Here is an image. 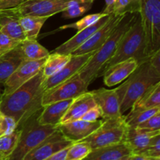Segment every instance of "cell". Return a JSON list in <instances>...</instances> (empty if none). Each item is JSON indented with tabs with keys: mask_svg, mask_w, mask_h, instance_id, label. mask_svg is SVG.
Instances as JSON below:
<instances>
[{
	"mask_svg": "<svg viewBox=\"0 0 160 160\" xmlns=\"http://www.w3.org/2000/svg\"><path fill=\"white\" fill-rule=\"evenodd\" d=\"M42 69L31 79L9 95L2 96L0 111L12 117L20 128L32 116L42 110V98L44 92Z\"/></svg>",
	"mask_w": 160,
	"mask_h": 160,
	"instance_id": "cell-1",
	"label": "cell"
},
{
	"mask_svg": "<svg viewBox=\"0 0 160 160\" xmlns=\"http://www.w3.org/2000/svg\"><path fill=\"white\" fill-rule=\"evenodd\" d=\"M138 12L126 13L120 20L109 38L91 56L78 74L81 79L89 86L97 78L98 73L106 62L113 56L120 39L134 23Z\"/></svg>",
	"mask_w": 160,
	"mask_h": 160,
	"instance_id": "cell-2",
	"label": "cell"
},
{
	"mask_svg": "<svg viewBox=\"0 0 160 160\" xmlns=\"http://www.w3.org/2000/svg\"><path fill=\"white\" fill-rule=\"evenodd\" d=\"M130 58L135 59L138 64L148 59L145 56V34L139 12L131 28L120 39L113 56L103 66L97 78L102 76L104 72L114 64Z\"/></svg>",
	"mask_w": 160,
	"mask_h": 160,
	"instance_id": "cell-3",
	"label": "cell"
},
{
	"mask_svg": "<svg viewBox=\"0 0 160 160\" xmlns=\"http://www.w3.org/2000/svg\"><path fill=\"white\" fill-rule=\"evenodd\" d=\"M127 87L120 103V112L123 115L131 109L136 101L152 85L160 82V72L148 62V59L138 64L136 70L124 80Z\"/></svg>",
	"mask_w": 160,
	"mask_h": 160,
	"instance_id": "cell-4",
	"label": "cell"
},
{
	"mask_svg": "<svg viewBox=\"0 0 160 160\" xmlns=\"http://www.w3.org/2000/svg\"><path fill=\"white\" fill-rule=\"evenodd\" d=\"M40 111L20 127L21 134L17 146L6 160H23L28 152L58 129V127L41 125L38 123L37 117Z\"/></svg>",
	"mask_w": 160,
	"mask_h": 160,
	"instance_id": "cell-5",
	"label": "cell"
},
{
	"mask_svg": "<svg viewBox=\"0 0 160 160\" xmlns=\"http://www.w3.org/2000/svg\"><path fill=\"white\" fill-rule=\"evenodd\" d=\"M139 3L148 58L160 49V0H139Z\"/></svg>",
	"mask_w": 160,
	"mask_h": 160,
	"instance_id": "cell-6",
	"label": "cell"
},
{
	"mask_svg": "<svg viewBox=\"0 0 160 160\" xmlns=\"http://www.w3.org/2000/svg\"><path fill=\"white\" fill-rule=\"evenodd\" d=\"M128 128L123 115L116 118L105 119L101 126L82 142H86L92 150L120 143L125 142Z\"/></svg>",
	"mask_w": 160,
	"mask_h": 160,
	"instance_id": "cell-7",
	"label": "cell"
},
{
	"mask_svg": "<svg viewBox=\"0 0 160 160\" xmlns=\"http://www.w3.org/2000/svg\"><path fill=\"white\" fill-rule=\"evenodd\" d=\"M95 0H27L13 9H8L18 17L22 16L51 17L62 12L69 6L79 2H92Z\"/></svg>",
	"mask_w": 160,
	"mask_h": 160,
	"instance_id": "cell-8",
	"label": "cell"
},
{
	"mask_svg": "<svg viewBox=\"0 0 160 160\" xmlns=\"http://www.w3.org/2000/svg\"><path fill=\"white\" fill-rule=\"evenodd\" d=\"M88 85L81 79L78 73H76L69 79L44 92L42 98V107L56 102L73 99L83 93L88 92Z\"/></svg>",
	"mask_w": 160,
	"mask_h": 160,
	"instance_id": "cell-9",
	"label": "cell"
},
{
	"mask_svg": "<svg viewBox=\"0 0 160 160\" xmlns=\"http://www.w3.org/2000/svg\"><path fill=\"white\" fill-rule=\"evenodd\" d=\"M45 59L39 60H27L24 59L17 70L7 78L3 83L4 84V92L3 95H9L23 84L29 81L30 79L35 76L38 72L42 70L45 63Z\"/></svg>",
	"mask_w": 160,
	"mask_h": 160,
	"instance_id": "cell-10",
	"label": "cell"
},
{
	"mask_svg": "<svg viewBox=\"0 0 160 160\" xmlns=\"http://www.w3.org/2000/svg\"><path fill=\"white\" fill-rule=\"evenodd\" d=\"M72 144L73 142L65 138L58 128L28 152L23 160H45L54 153L68 148Z\"/></svg>",
	"mask_w": 160,
	"mask_h": 160,
	"instance_id": "cell-11",
	"label": "cell"
},
{
	"mask_svg": "<svg viewBox=\"0 0 160 160\" xmlns=\"http://www.w3.org/2000/svg\"><path fill=\"white\" fill-rule=\"evenodd\" d=\"M123 15H116L112 13L110 18L107 22L98 30H97L82 45L77 48L71 53L73 56L87 54V53L95 52L106 42L110 34L115 29L120 20L123 18Z\"/></svg>",
	"mask_w": 160,
	"mask_h": 160,
	"instance_id": "cell-12",
	"label": "cell"
},
{
	"mask_svg": "<svg viewBox=\"0 0 160 160\" xmlns=\"http://www.w3.org/2000/svg\"><path fill=\"white\" fill-rule=\"evenodd\" d=\"M95 52L84 55H79V56L71 55V57H70L69 62L59 72L42 81V85H41L42 91L44 92H46L47 90L52 88L57 84H60L62 81L69 79L73 75L78 73Z\"/></svg>",
	"mask_w": 160,
	"mask_h": 160,
	"instance_id": "cell-13",
	"label": "cell"
},
{
	"mask_svg": "<svg viewBox=\"0 0 160 160\" xmlns=\"http://www.w3.org/2000/svg\"><path fill=\"white\" fill-rule=\"evenodd\" d=\"M97 106L102 112V119L116 118L121 117L120 100L115 89L101 88L90 92Z\"/></svg>",
	"mask_w": 160,
	"mask_h": 160,
	"instance_id": "cell-14",
	"label": "cell"
},
{
	"mask_svg": "<svg viewBox=\"0 0 160 160\" xmlns=\"http://www.w3.org/2000/svg\"><path fill=\"white\" fill-rule=\"evenodd\" d=\"M102 122L103 119L93 122L78 120L69 123H61L58 126V128L65 138L74 143L81 142L88 137L101 126Z\"/></svg>",
	"mask_w": 160,
	"mask_h": 160,
	"instance_id": "cell-15",
	"label": "cell"
},
{
	"mask_svg": "<svg viewBox=\"0 0 160 160\" xmlns=\"http://www.w3.org/2000/svg\"><path fill=\"white\" fill-rule=\"evenodd\" d=\"M110 16L111 14L105 16L102 18L100 19L99 20H98L96 23L91 25L88 28H86L84 29L81 30V31H78V33L74 36H73L71 38L67 40V42L62 43V45L58 46L56 48H55L51 52L65 55L71 54L74 50H76L81 45H82L97 30H98L102 26H103L110 18Z\"/></svg>",
	"mask_w": 160,
	"mask_h": 160,
	"instance_id": "cell-16",
	"label": "cell"
},
{
	"mask_svg": "<svg viewBox=\"0 0 160 160\" xmlns=\"http://www.w3.org/2000/svg\"><path fill=\"white\" fill-rule=\"evenodd\" d=\"M138 66V62L134 58H130L117 62L104 72V83L106 86L117 85L126 80Z\"/></svg>",
	"mask_w": 160,
	"mask_h": 160,
	"instance_id": "cell-17",
	"label": "cell"
},
{
	"mask_svg": "<svg viewBox=\"0 0 160 160\" xmlns=\"http://www.w3.org/2000/svg\"><path fill=\"white\" fill-rule=\"evenodd\" d=\"M73 99L64 100L50 103L42 107L37 117V121L41 125L58 127L71 104Z\"/></svg>",
	"mask_w": 160,
	"mask_h": 160,
	"instance_id": "cell-18",
	"label": "cell"
},
{
	"mask_svg": "<svg viewBox=\"0 0 160 160\" xmlns=\"http://www.w3.org/2000/svg\"><path fill=\"white\" fill-rule=\"evenodd\" d=\"M132 154L129 145L123 142L92 150L83 160H120Z\"/></svg>",
	"mask_w": 160,
	"mask_h": 160,
	"instance_id": "cell-19",
	"label": "cell"
},
{
	"mask_svg": "<svg viewBox=\"0 0 160 160\" xmlns=\"http://www.w3.org/2000/svg\"><path fill=\"white\" fill-rule=\"evenodd\" d=\"M95 106L96 103L94 100L92 93L90 92L83 93L82 95L73 98L65 115L62 117L61 123L81 120L89 109Z\"/></svg>",
	"mask_w": 160,
	"mask_h": 160,
	"instance_id": "cell-20",
	"label": "cell"
},
{
	"mask_svg": "<svg viewBox=\"0 0 160 160\" xmlns=\"http://www.w3.org/2000/svg\"><path fill=\"white\" fill-rule=\"evenodd\" d=\"M23 60L20 43L11 51L0 56V84H3Z\"/></svg>",
	"mask_w": 160,
	"mask_h": 160,
	"instance_id": "cell-21",
	"label": "cell"
},
{
	"mask_svg": "<svg viewBox=\"0 0 160 160\" xmlns=\"http://www.w3.org/2000/svg\"><path fill=\"white\" fill-rule=\"evenodd\" d=\"M160 134L159 131H150L138 127H129L127 133L125 142L131 148L133 154L143 149L154 136Z\"/></svg>",
	"mask_w": 160,
	"mask_h": 160,
	"instance_id": "cell-22",
	"label": "cell"
},
{
	"mask_svg": "<svg viewBox=\"0 0 160 160\" xmlns=\"http://www.w3.org/2000/svg\"><path fill=\"white\" fill-rule=\"evenodd\" d=\"M0 31L17 41L26 39L19 23V17L9 10H0Z\"/></svg>",
	"mask_w": 160,
	"mask_h": 160,
	"instance_id": "cell-23",
	"label": "cell"
},
{
	"mask_svg": "<svg viewBox=\"0 0 160 160\" xmlns=\"http://www.w3.org/2000/svg\"><path fill=\"white\" fill-rule=\"evenodd\" d=\"M49 17L22 16L19 17V23L28 39H37L41 29Z\"/></svg>",
	"mask_w": 160,
	"mask_h": 160,
	"instance_id": "cell-24",
	"label": "cell"
},
{
	"mask_svg": "<svg viewBox=\"0 0 160 160\" xmlns=\"http://www.w3.org/2000/svg\"><path fill=\"white\" fill-rule=\"evenodd\" d=\"M20 48L24 59L39 60L45 59L50 54L49 52L38 42L37 39H24L20 42Z\"/></svg>",
	"mask_w": 160,
	"mask_h": 160,
	"instance_id": "cell-25",
	"label": "cell"
},
{
	"mask_svg": "<svg viewBox=\"0 0 160 160\" xmlns=\"http://www.w3.org/2000/svg\"><path fill=\"white\" fill-rule=\"evenodd\" d=\"M70 57H71V54L65 55L50 52L42 67V74H43L44 80L59 72L69 62Z\"/></svg>",
	"mask_w": 160,
	"mask_h": 160,
	"instance_id": "cell-26",
	"label": "cell"
},
{
	"mask_svg": "<svg viewBox=\"0 0 160 160\" xmlns=\"http://www.w3.org/2000/svg\"><path fill=\"white\" fill-rule=\"evenodd\" d=\"M160 106V82L148 89L131 109H152Z\"/></svg>",
	"mask_w": 160,
	"mask_h": 160,
	"instance_id": "cell-27",
	"label": "cell"
},
{
	"mask_svg": "<svg viewBox=\"0 0 160 160\" xmlns=\"http://www.w3.org/2000/svg\"><path fill=\"white\" fill-rule=\"evenodd\" d=\"M21 134V128H17L11 134L0 137V159L6 160L12 154Z\"/></svg>",
	"mask_w": 160,
	"mask_h": 160,
	"instance_id": "cell-28",
	"label": "cell"
},
{
	"mask_svg": "<svg viewBox=\"0 0 160 160\" xmlns=\"http://www.w3.org/2000/svg\"><path fill=\"white\" fill-rule=\"evenodd\" d=\"M131 112L125 117L127 123L129 127H136L139 123L148 120L152 116L160 112V106L152 109H131Z\"/></svg>",
	"mask_w": 160,
	"mask_h": 160,
	"instance_id": "cell-29",
	"label": "cell"
},
{
	"mask_svg": "<svg viewBox=\"0 0 160 160\" xmlns=\"http://www.w3.org/2000/svg\"><path fill=\"white\" fill-rule=\"evenodd\" d=\"M106 16V14H105L104 12H98V13H93V14H89V15L85 16L84 17L81 18V20H79L78 21L74 22L73 23H69V24H65L63 26L59 27V28L56 30V31H53L52 32L47 33L46 34H54V33L57 32V31H63V30L69 29V28H73V29L78 30V31H81V30L84 29L86 28H88L91 25L94 24L95 23H96L98 20H99L100 19L102 18L103 17Z\"/></svg>",
	"mask_w": 160,
	"mask_h": 160,
	"instance_id": "cell-30",
	"label": "cell"
},
{
	"mask_svg": "<svg viewBox=\"0 0 160 160\" xmlns=\"http://www.w3.org/2000/svg\"><path fill=\"white\" fill-rule=\"evenodd\" d=\"M91 151L92 148L86 142H74L68 148L66 160H83Z\"/></svg>",
	"mask_w": 160,
	"mask_h": 160,
	"instance_id": "cell-31",
	"label": "cell"
},
{
	"mask_svg": "<svg viewBox=\"0 0 160 160\" xmlns=\"http://www.w3.org/2000/svg\"><path fill=\"white\" fill-rule=\"evenodd\" d=\"M92 2H79L69 6L62 12V16L65 19H73L85 14L92 7Z\"/></svg>",
	"mask_w": 160,
	"mask_h": 160,
	"instance_id": "cell-32",
	"label": "cell"
},
{
	"mask_svg": "<svg viewBox=\"0 0 160 160\" xmlns=\"http://www.w3.org/2000/svg\"><path fill=\"white\" fill-rule=\"evenodd\" d=\"M140 9L139 0H117L112 13L123 15L126 13L138 12Z\"/></svg>",
	"mask_w": 160,
	"mask_h": 160,
	"instance_id": "cell-33",
	"label": "cell"
},
{
	"mask_svg": "<svg viewBox=\"0 0 160 160\" xmlns=\"http://www.w3.org/2000/svg\"><path fill=\"white\" fill-rule=\"evenodd\" d=\"M135 154L152 158H160V134L154 136L143 149Z\"/></svg>",
	"mask_w": 160,
	"mask_h": 160,
	"instance_id": "cell-34",
	"label": "cell"
},
{
	"mask_svg": "<svg viewBox=\"0 0 160 160\" xmlns=\"http://www.w3.org/2000/svg\"><path fill=\"white\" fill-rule=\"evenodd\" d=\"M17 128L16 120L10 116L0 111V137L11 134Z\"/></svg>",
	"mask_w": 160,
	"mask_h": 160,
	"instance_id": "cell-35",
	"label": "cell"
},
{
	"mask_svg": "<svg viewBox=\"0 0 160 160\" xmlns=\"http://www.w3.org/2000/svg\"><path fill=\"white\" fill-rule=\"evenodd\" d=\"M20 42L0 31V56L13 49Z\"/></svg>",
	"mask_w": 160,
	"mask_h": 160,
	"instance_id": "cell-36",
	"label": "cell"
},
{
	"mask_svg": "<svg viewBox=\"0 0 160 160\" xmlns=\"http://www.w3.org/2000/svg\"><path fill=\"white\" fill-rule=\"evenodd\" d=\"M138 128L142 129L150 130V131H159L160 130V112H157L155 115L146 120L145 121L139 123Z\"/></svg>",
	"mask_w": 160,
	"mask_h": 160,
	"instance_id": "cell-37",
	"label": "cell"
},
{
	"mask_svg": "<svg viewBox=\"0 0 160 160\" xmlns=\"http://www.w3.org/2000/svg\"><path fill=\"white\" fill-rule=\"evenodd\" d=\"M99 118H102V112L98 106H95L92 107V109H89L85 114L82 117L81 120H85L88 122L96 121L99 120Z\"/></svg>",
	"mask_w": 160,
	"mask_h": 160,
	"instance_id": "cell-38",
	"label": "cell"
},
{
	"mask_svg": "<svg viewBox=\"0 0 160 160\" xmlns=\"http://www.w3.org/2000/svg\"><path fill=\"white\" fill-rule=\"evenodd\" d=\"M24 2V0H0V10L13 9Z\"/></svg>",
	"mask_w": 160,
	"mask_h": 160,
	"instance_id": "cell-39",
	"label": "cell"
},
{
	"mask_svg": "<svg viewBox=\"0 0 160 160\" xmlns=\"http://www.w3.org/2000/svg\"><path fill=\"white\" fill-rule=\"evenodd\" d=\"M148 62L157 71L160 72V49L148 57Z\"/></svg>",
	"mask_w": 160,
	"mask_h": 160,
	"instance_id": "cell-40",
	"label": "cell"
},
{
	"mask_svg": "<svg viewBox=\"0 0 160 160\" xmlns=\"http://www.w3.org/2000/svg\"><path fill=\"white\" fill-rule=\"evenodd\" d=\"M68 148H63V149H62V150H60V151L54 153V154H52V156H50L49 157H48L45 160H66L67 151H68Z\"/></svg>",
	"mask_w": 160,
	"mask_h": 160,
	"instance_id": "cell-41",
	"label": "cell"
},
{
	"mask_svg": "<svg viewBox=\"0 0 160 160\" xmlns=\"http://www.w3.org/2000/svg\"><path fill=\"white\" fill-rule=\"evenodd\" d=\"M105 2H106V7H105L102 12H104L106 15L112 14V11H113L114 5H115L117 0H105Z\"/></svg>",
	"mask_w": 160,
	"mask_h": 160,
	"instance_id": "cell-42",
	"label": "cell"
},
{
	"mask_svg": "<svg viewBox=\"0 0 160 160\" xmlns=\"http://www.w3.org/2000/svg\"><path fill=\"white\" fill-rule=\"evenodd\" d=\"M130 160H160V158H152L138 154H132Z\"/></svg>",
	"mask_w": 160,
	"mask_h": 160,
	"instance_id": "cell-43",
	"label": "cell"
},
{
	"mask_svg": "<svg viewBox=\"0 0 160 160\" xmlns=\"http://www.w3.org/2000/svg\"><path fill=\"white\" fill-rule=\"evenodd\" d=\"M131 156H127V157L123 158V159H120V160H130V159H131Z\"/></svg>",
	"mask_w": 160,
	"mask_h": 160,
	"instance_id": "cell-44",
	"label": "cell"
},
{
	"mask_svg": "<svg viewBox=\"0 0 160 160\" xmlns=\"http://www.w3.org/2000/svg\"><path fill=\"white\" fill-rule=\"evenodd\" d=\"M2 94L1 93V91H0V102H1V99H2Z\"/></svg>",
	"mask_w": 160,
	"mask_h": 160,
	"instance_id": "cell-45",
	"label": "cell"
},
{
	"mask_svg": "<svg viewBox=\"0 0 160 160\" xmlns=\"http://www.w3.org/2000/svg\"><path fill=\"white\" fill-rule=\"evenodd\" d=\"M25 1H27V0H24V2H25Z\"/></svg>",
	"mask_w": 160,
	"mask_h": 160,
	"instance_id": "cell-46",
	"label": "cell"
},
{
	"mask_svg": "<svg viewBox=\"0 0 160 160\" xmlns=\"http://www.w3.org/2000/svg\"><path fill=\"white\" fill-rule=\"evenodd\" d=\"M0 160H2V159H0Z\"/></svg>",
	"mask_w": 160,
	"mask_h": 160,
	"instance_id": "cell-47",
	"label": "cell"
}]
</instances>
